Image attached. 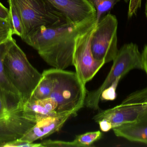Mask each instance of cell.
<instances>
[{
    "instance_id": "6da1fadb",
    "label": "cell",
    "mask_w": 147,
    "mask_h": 147,
    "mask_svg": "<svg viewBox=\"0 0 147 147\" xmlns=\"http://www.w3.org/2000/svg\"><path fill=\"white\" fill-rule=\"evenodd\" d=\"M96 22V17L76 24L66 22L53 26L39 28L23 40L38 51L49 65L65 70L73 66V54L77 36Z\"/></svg>"
},
{
    "instance_id": "7a4b0ae2",
    "label": "cell",
    "mask_w": 147,
    "mask_h": 147,
    "mask_svg": "<svg viewBox=\"0 0 147 147\" xmlns=\"http://www.w3.org/2000/svg\"><path fill=\"white\" fill-rule=\"evenodd\" d=\"M5 72L24 102L29 100L42 77L28 61L25 53L14 41L4 60Z\"/></svg>"
},
{
    "instance_id": "3957f363",
    "label": "cell",
    "mask_w": 147,
    "mask_h": 147,
    "mask_svg": "<svg viewBox=\"0 0 147 147\" xmlns=\"http://www.w3.org/2000/svg\"><path fill=\"white\" fill-rule=\"evenodd\" d=\"M54 68L55 84L50 98L57 103V112L75 116L85 102L86 85L76 72Z\"/></svg>"
},
{
    "instance_id": "277c9868",
    "label": "cell",
    "mask_w": 147,
    "mask_h": 147,
    "mask_svg": "<svg viewBox=\"0 0 147 147\" xmlns=\"http://www.w3.org/2000/svg\"><path fill=\"white\" fill-rule=\"evenodd\" d=\"M113 64L108 76L102 85L97 89L88 92L86 98L85 104L90 108L97 110L102 92L119 77H123L134 69L143 70L142 54L138 46L134 43L123 45L113 60Z\"/></svg>"
},
{
    "instance_id": "5b68a950",
    "label": "cell",
    "mask_w": 147,
    "mask_h": 147,
    "mask_svg": "<svg viewBox=\"0 0 147 147\" xmlns=\"http://www.w3.org/2000/svg\"><path fill=\"white\" fill-rule=\"evenodd\" d=\"M13 1L22 17L25 30L24 39L42 26H53L67 22L64 16L47 0Z\"/></svg>"
},
{
    "instance_id": "8992f818",
    "label": "cell",
    "mask_w": 147,
    "mask_h": 147,
    "mask_svg": "<svg viewBox=\"0 0 147 147\" xmlns=\"http://www.w3.org/2000/svg\"><path fill=\"white\" fill-rule=\"evenodd\" d=\"M146 112L147 87L131 93L121 104L99 112L93 119L96 123L106 121L113 129L135 121Z\"/></svg>"
},
{
    "instance_id": "52a82bcc",
    "label": "cell",
    "mask_w": 147,
    "mask_h": 147,
    "mask_svg": "<svg viewBox=\"0 0 147 147\" xmlns=\"http://www.w3.org/2000/svg\"><path fill=\"white\" fill-rule=\"evenodd\" d=\"M118 21L112 14L105 15L97 22L90 41V48L94 58L105 64L113 61L118 52Z\"/></svg>"
},
{
    "instance_id": "ba28073f",
    "label": "cell",
    "mask_w": 147,
    "mask_h": 147,
    "mask_svg": "<svg viewBox=\"0 0 147 147\" xmlns=\"http://www.w3.org/2000/svg\"><path fill=\"white\" fill-rule=\"evenodd\" d=\"M96 26V21L87 30L79 35L75 40L73 66L75 72L85 85L105 64L104 62L96 60L91 50V39Z\"/></svg>"
},
{
    "instance_id": "9c48e42d",
    "label": "cell",
    "mask_w": 147,
    "mask_h": 147,
    "mask_svg": "<svg viewBox=\"0 0 147 147\" xmlns=\"http://www.w3.org/2000/svg\"><path fill=\"white\" fill-rule=\"evenodd\" d=\"M36 122L24 114L23 105L9 114L0 116V147L21 139Z\"/></svg>"
},
{
    "instance_id": "30bf717a",
    "label": "cell",
    "mask_w": 147,
    "mask_h": 147,
    "mask_svg": "<svg viewBox=\"0 0 147 147\" xmlns=\"http://www.w3.org/2000/svg\"><path fill=\"white\" fill-rule=\"evenodd\" d=\"M61 13L67 22L76 24L96 17V12L88 0H47Z\"/></svg>"
},
{
    "instance_id": "8fae6325",
    "label": "cell",
    "mask_w": 147,
    "mask_h": 147,
    "mask_svg": "<svg viewBox=\"0 0 147 147\" xmlns=\"http://www.w3.org/2000/svg\"><path fill=\"white\" fill-rule=\"evenodd\" d=\"M72 114L50 117L40 120L29 129L22 140L34 142L39 139H44L59 131Z\"/></svg>"
},
{
    "instance_id": "7c38bea8",
    "label": "cell",
    "mask_w": 147,
    "mask_h": 147,
    "mask_svg": "<svg viewBox=\"0 0 147 147\" xmlns=\"http://www.w3.org/2000/svg\"><path fill=\"white\" fill-rule=\"evenodd\" d=\"M112 130L117 136L147 144V112L135 121L123 124Z\"/></svg>"
},
{
    "instance_id": "4fadbf2b",
    "label": "cell",
    "mask_w": 147,
    "mask_h": 147,
    "mask_svg": "<svg viewBox=\"0 0 147 147\" xmlns=\"http://www.w3.org/2000/svg\"><path fill=\"white\" fill-rule=\"evenodd\" d=\"M56 102L50 98L40 100L29 99L23 105L24 114L36 122L50 117L65 115L58 114Z\"/></svg>"
},
{
    "instance_id": "5bb4252c",
    "label": "cell",
    "mask_w": 147,
    "mask_h": 147,
    "mask_svg": "<svg viewBox=\"0 0 147 147\" xmlns=\"http://www.w3.org/2000/svg\"><path fill=\"white\" fill-rule=\"evenodd\" d=\"M55 76L54 68L45 70L42 77L29 99L40 100L49 98L54 89Z\"/></svg>"
},
{
    "instance_id": "9a60e30c",
    "label": "cell",
    "mask_w": 147,
    "mask_h": 147,
    "mask_svg": "<svg viewBox=\"0 0 147 147\" xmlns=\"http://www.w3.org/2000/svg\"><path fill=\"white\" fill-rule=\"evenodd\" d=\"M15 41V40L12 37L5 42L0 44V89L20 95L18 91L9 80L4 66L5 56L9 47Z\"/></svg>"
},
{
    "instance_id": "2e32d148",
    "label": "cell",
    "mask_w": 147,
    "mask_h": 147,
    "mask_svg": "<svg viewBox=\"0 0 147 147\" xmlns=\"http://www.w3.org/2000/svg\"><path fill=\"white\" fill-rule=\"evenodd\" d=\"M24 103L20 95L0 89V116L18 109Z\"/></svg>"
},
{
    "instance_id": "e0dca14e",
    "label": "cell",
    "mask_w": 147,
    "mask_h": 147,
    "mask_svg": "<svg viewBox=\"0 0 147 147\" xmlns=\"http://www.w3.org/2000/svg\"><path fill=\"white\" fill-rule=\"evenodd\" d=\"M10 22L13 27V35H16L22 40L25 37V30L21 15L13 0H8Z\"/></svg>"
},
{
    "instance_id": "ac0fdd59",
    "label": "cell",
    "mask_w": 147,
    "mask_h": 147,
    "mask_svg": "<svg viewBox=\"0 0 147 147\" xmlns=\"http://www.w3.org/2000/svg\"><path fill=\"white\" fill-rule=\"evenodd\" d=\"M96 12V21L97 22L104 14L109 12L120 0H88Z\"/></svg>"
},
{
    "instance_id": "d6986e66",
    "label": "cell",
    "mask_w": 147,
    "mask_h": 147,
    "mask_svg": "<svg viewBox=\"0 0 147 147\" xmlns=\"http://www.w3.org/2000/svg\"><path fill=\"white\" fill-rule=\"evenodd\" d=\"M102 133L100 131L88 132L76 136L74 141L79 147L92 146L94 142L100 140Z\"/></svg>"
},
{
    "instance_id": "ffe728a7",
    "label": "cell",
    "mask_w": 147,
    "mask_h": 147,
    "mask_svg": "<svg viewBox=\"0 0 147 147\" xmlns=\"http://www.w3.org/2000/svg\"><path fill=\"white\" fill-rule=\"evenodd\" d=\"M13 27L9 21L0 18V44L12 38Z\"/></svg>"
},
{
    "instance_id": "44dd1931",
    "label": "cell",
    "mask_w": 147,
    "mask_h": 147,
    "mask_svg": "<svg viewBox=\"0 0 147 147\" xmlns=\"http://www.w3.org/2000/svg\"><path fill=\"white\" fill-rule=\"evenodd\" d=\"M122 77L117 78L109 87L106 88L102 92L100 100L103 101H113L117 97L116 90L118 83Z\"/></svg>"
},
{
    "instance_id": "7402d4cb",
    "label": "cell",
    "mask_w": 147,
    "mask_h": 147,
    "mask_svg": "<svg viewBox=\"0 0 147 147\" xmlns=\"http://www.w3.org/2000/svg\"><path fill=\"white\" fill-rule=\"evenodd\" d=\"M40 143L43 147H79L74 141L66 142L49 140L44 141Z\"/></svg>"
},
{
    "instance_id": "603a6c76",
    "label": "cell",
    "mask_w": 147,
    "mask_h": 147,
    "mask_svg": "<svg viewBox=\"0 0 147 147\" xmlns=\"http://www.w3.org/2000/svg\"><path fill=\"white\" fill-rule=\"evenodd\" d=\"M43 147L41 143H34L22 139H18L13 141L6 143L3 147Z\"/></svg>"
},
{
    "instance_id": "cb8c5ba5",
    "label": "cell",
    "mask_w": 147,
    "mask_h": 147,
    "mask_svg": "<svg viewBox=\"0 0 147 147\" xmlns=\"http://www.w3.org/2000/svg\"><path fill=\"white\" fill-rule=\"evenodd\" d=\"M128 11V18L130 19L136 15L138 9L141 7L142 0H129Z\"/></svg>"
},
{
    "instance_id": "d4e9b609",
    "label": "cell",
    "mask_w": 147,
    "mask_h": 147,
    "mask_svg": "<svg viewBox=\"0 0 147 147\" xmlns=\"http://www.w3.org/2000/svg\"><path fill=\"white\" fill-rule=\"evenodd\" d=\"M0 18L10 21L9 10L1 2H0Z\"/></svg>"
},
{
    "instance_id": "484cf974",
    "label": "cell",
    "mask_w": 147,
    "mask_h": 147,
    "mask_svg": "<svg viewBox=\"0 0 147 147\" xmlns=\"http://www.w3.org/2000/svg\"><path fill=\"white\" fill-rule=\"evenodd\" d=\"M142 54L143 61V70L145 71L147 75V44L144 47Z\"/></svg>"
},
{
    "instance_id": "4316f807",
    "label": "cell",
    "mask_w": 147,
    "mask_h": 147,
    "mask_svg": "<svg viewBox=\"0 0 147 147\" xmlns=\"http://www.w3.org/2000/svg\"><path fill=\"white\" fill-rule=\"evenodd\" d=\"M145 14L147 18V0L146 3V8H145Z\"/></svg>"
},
{
    "instance_id": "83f0119b",
    "label": "cell",
    "mask_w": 147,
    "mask_h": 147,
    "mask_svg": "<svg viewBox=\"0 0 147 147\" xmlns=\"http://www.w3.org/2000/svg\"><path fill=\"white\" fill-rule=\"evenodd\" d=\"M123 1L126 3H127L129 1V0H123Z\"/></svg>"
},
{
    "instance_id": "f1b7e54d",
    "label": "cell",
    "mask_w": 147,
    "mask_h": 147,
    "mask_svg": "<svg viewBox=\"0 0 147 147\" xmlns=\"http://www.w3.org/2000/svg\"><path fill=\"white\" fill-rule=\"evenodd\" d=\"M86 100V99H85ZM86 107H87V106H86ZM87 108H88V107H87ZM91 109V108H90ZM98 110V109H97Z\"/></svg>"
}]
</instances>
